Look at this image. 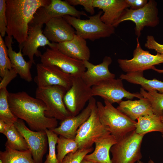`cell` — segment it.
Here are the masks:
<instances>
[{
    "label": "cell",
    "mask_w": 163,
    "mask_h": 163,
    "mask_svg": "<svg viewBox=\"0 0 163 163\" xmlns=\"http://www.w3.org/2000/svg\"><path fill=\"white\" fill-rule=\"evenodd\" d=\"M126 21H132L135 23V33L139 38L145 27H154L159 23L156 2L150 0L144 7L138 9H126L113 27H116L121 22Z\"/></svg>",
    "instance_id": "7"
},
{
    "label": "cell",
    "mask_w": 163,
    "mask_h": 163,
    "mask_svg": "<svg viewBox=\"0 0 163 163\" xmlns=\"http://www.w3.org/2000/svg\"><path fill=\"white\" fill-rule=\"evenodd\" d=\"M9 93L6 88H0V120L10 125L14 124L18 118L10 109L8 100Z\"/></svg>",
    "instance_id": "29"
},
{
    "label": "cell",
    "mask_w": 163,
    "mask_h": 163,
    "mask_svg": "<svg viewBox=\"0 0 163 163\" xmlns=\"http://www.w3.org/2000/svg\"><path fill=\"white\" fill-rule=\"evenodd\" d=\"M94 0H66V1L70 5L74 6L77 5L82 6L85 10L91 15L95 13L93 7Z\"/></svg>",
    "instance_id": "36"
},
{
    "label": "cell",
    "mask_w": 163,
    "mask_h": 163,
    "mask_svg": "<svg viewBox=\"0 0 163 163\" xmlns=\"http://www.w3.org/2000/svg\"><path fill=\"white\" fill-rule=\"evenodd\" d=\"M121 79L131 83L140 85L147 91H156L163 93V82L155 78L149 80L145 78L143 72L139 71L122 74L120 76Z\"/></svg>",
    "instance_id": "25"
},
{
    "label": "cell",
    "mask_w": 163,
    "mask_h": 163,
    "mask_svg": "<svg viewBox=\"0 0 163 163\" xmlns=\"http://www.w3.org/2000/svg\"><path fill=\"white\" fill-rule=\"evenodd\" d=\"M66 91L65 88L59 85L37 87L35 97L41 101L46 107V117L61 121L72 116L63 101Z\"/></svg>",
    "instance_id": "5"
},
{
    "label": "cell",
    "mask_w": 163,
    "mask_h": 163,
    "mask_svg": "<svg viewBox=\"0 0 163 163\" xmlns=\"http://www.w3.org/2000/svg\"><path fill=\"white\" fill-rule=\"evenodd\" d=\"M137 45L133 52V57L130 59H118L117 62L121 69L127 73L154 69L155 66L163 63V55L157 53L156 55L144 50L136 38Z\"/></svg>",
    "instance_id": "11"
},
{
    "label": "cell",
    "mask_w": 163,
    "mask_h": 163,
    "mask_svg": "<svg viewBox=\"0 0 163 163\" xmlns=\"http://www.w3.org/2000/svg\"><path fill=\"white\" fill-rule=\"evenodd\" d=\"M45 131L48 139L49 153L46 155V159L43 163H59L56 151L58 135L50 129H46Z\"/></svg>",
    "instance_id": "32"
},
{
    "label": "cell",
    "mask_w": 163,
    "mask_h": 163,
    "mask_svg": "<svg viewBox=\"0 0 163 163\" xmlns=\"http://www.w3.org/2000/svg\"><path fill=\"white\" fill-rule=\"evenodd\" d=\"M162 138L163 139V135L162 136Z\"/></svg>",
    "instance_id": "45"
},
{
    "label": "cell",
    "mask_w": 163,
    "mask_h": 163,
    "mask_svg": "<svg viewBox=\"0 0 163 163\" xmlns=\"http://www.w3.org/2000/svg\"><path fill=\"white\" fill-rule=\"evenodd\" d=\"M14 125L25 139L31 151L34 163H43V158L48 146L45 130H32L27 127L24 120L19 119Z\"/></svg>",
    "instance_id": "14"
},
{
    "label": "cell",
    "mask_w": 163,
    "mask_h": 163,
    "mask_svg": "<svg viewBox=\"0 0 163 163\" xmlns=\"http://www.w3.org/2000/svg\"><path fill=\"white\" fill-rule=\"evenodd\" d=\"M96 103V99L92 97L88 101L86 107L80 113L61 121L59 126L50 129L58 135L75 139L78 129L89 118L92 108Z\"/></svg>",
    "instance_id": "17"
},
{
    "label": "cell",
    "mask_w": 163,
    "mask_h": 163,
    "mask_svg": "<svg viewBox=\"0 0 163 163\" xmlns=\"http://www.w3.org/2000/svg\"><path fill=\"white\" fill-rule=\"evenodd\" d=\"M0 163H34L30 151H20L5 147L0 151Z\"/></svg>",
    "instance_id": "27"
},
{
    "label": "cell",
    "mask_w": 163,
    "mask_h": 163,
    "mask_svg": "<svg viewBox=\"0 0 163 163\" xmlns=\"http://www.w3.org/2000/svg\"><path fill=\"white\" fill-rule=\"evenodd\" d=\"M17 74L14 69L7 71L1 81L0 88H6L11 81L17 76Z\"/></svg>",
    "instance_id": "38"
},
{
    "label": "cell",
    "mask_w": 163,
    "mask_h": 163,
    "mask_svg": "<svg viewBox=\"0 0 163 163\" xmlns=\"http://www.w3.org/2000/svg\"><path fill=\"white\" fill-rule=\"evenodd\" d=\"M130 9L137 10L144 7L148 3L147 0H126Z\"/></svg>",
    "instance_id": "39"
},
{
    "label": "cell",
    "mask_w": 163,
    "mask_h": 163,
    "mask_svg": "<svg viewBox=\"0 0 163 163\" xmlns=\"http://www.w3.org/2000/svg\"><path fill=\"white\" fill-rule=\"evenodd\" d=\"M162 121L163 123V111L162 112V114L161 116Z\"/></svg>",
    "instance_id": "44"
},
{
    "label": "cell",
    "mask_w": 163,
    "mask_h": 163,
    "mask_svg": "<svg viewBox=\"0 0 163 163\" xmlns=\"http://www.w3.org/2000/svg\"><path fill=\"white\" fill-rule=\"evenodd\" d=\"M7 36L21 46L26 40L29 24L37 9L49 4L51 0H6Z\"/></svg>",
    "instance_id": "2"
},
{
    "label": "cell",
    "mask_w": 163,
    "mask_h": 163,
    "mask_svg": "<svg viewBox=\"0 0 163 163\" xmlns=\"http://www.w3.org/2000/svg\"><path fill=\"white\" fill-rule=\"evenodd\" d=\"M109 134L110 133L108 128L100 121L96 104L89 118L78 129L75 140L78 149H88L92 147L97 139Z\"/></svg>",
    "instance_id": "8"
},
{
    "label": "cell",
    "mask_w": 163,
    "mask_h": 163,
    "mask_svg": "<svg viewBox=\"0 0 163 163\" xmlns=\"http://www.w3.org/2000/svg\"><path fill=\"white\" fill-rule=\"evenodd\" d=\"M136 123V132L145 135L153 132L163 134V123L161 117L154 113L141 117L137 119Z\"/></svg>",
    "instance_id": "26"
},
{
    "label": "cell",
    "mask_w": 163,
    "mask_h": 163,
    "mask_svg": "<svg viewBox=\"0 0 163 163\" xmlns=\"http://www.w3.org/2000/svg\"><path fill=\"white\" fill-rule=\"evenodd\" d=\"M8 124L3 120H0V133H3L7 128Z\"/></svg>",
    "instance_id": "40"
},
{
    "label": "cell",
    "mask_w": 163,
    "mask_h": 163,
    "mask_svg": "<svg viewBox=\"0 0 163 163\" xmlns=\"http://www.w3.org/2000/svg\"><path fill=\"white\" fill-rule=\"evenodd\" d=\"M93 5L104 12L101 21L113 26L123 11L129 7L126 0H94Z\"/></svg>",
    "instance_id": "20"
},
{
    "label": "cell",
    "mask_w": 163,
    "mask_h": 163,
    "mask_svg": "<svg viewBox=\"0 0 163 163\" xmlns=\"http://www.w3.org/2000/svg\"><path fill=\"white\" fill-rule=\"evenodd\" d=\"M3 134L7 139L5 144V147L20 151L29 149L25 139L14 124H8L7 128Z\"/></svg>",
    "instance_id": "28"
},
{
    "label": "cell",
    "mask_w": 163,
    "mask_h": 163,
    "mask_svg": "<svg viewBox=\"0 0 163 163\" xmlns=\"http://www.w3.org/2000/svg\"><path fill=\"white\" fill-rule=\"evenodd\" d=\"M103 12L100 11L96 14L82 20L69 15L62 17L75 29L76 34L85 39L92 41L108 37L115 32V27L104 23L101 20Z\"/></svg>",
    "instance_id": "4"
},
{
    "label": "cell",
    "mask_w": 163,
    "mask_h": 163,
    "mask_svg": "<svg viewBox=\"0 0 163 163\" xmlns=\"http://www.w3.org/2000/svg\"><path fill=\"white\" fill-rule=\"evenodd\" d=\"M153 70L159 73H163V69H158L155 68Z\"/></svg>",
    "instance_id": "43"
},
{
    "label": "cell",
    "mask_w": 163,
    "mask_h": 163,
    "mask_svg": "<svg viewBox=\"0 0 163 163\" xmlns=\"http://www.w3.org/2000/svg\"><path fill=\"white\" fill-rule=\"evenodd\" d=\"M43 33L49 41L60 43L72 40L76 32L62 17H59L53 18L47 23Z\"/></svg>",
    "instance_id": "18"
},
{
    "label": "cell",
    "mask_w": 163,
    "mask_h": 163,
    "mask_svg": "<svg viewBox=\"0 0 163 163\" xmlns=\"http://www.w3.org/2000/svg\"><path fill=\"white\" fill-rule=\"evenodd\" d=\"M93 150L92 147L78 149L75 152L69 153L64 157L61 163H81L85 156Z\"/></svg>",
    "instance_id": "34"
},
{
    "label": "cell",
    "mask_w": 163,
    "mask_h": 163,
    "mask_svg": "<svg viewBox=\"0 0 163 163\" xmlns=\"http://www.w3.org/2000/svg\"><path fill=\"white\" fill-rule=\"evenodd\" d=\"M37 75L34 81L37 87L59 85L65 88L67 91L71 87L72 75L66 73L57 66L42 63L36 65Z\"/></svg>",
    "instance_id": "15"
},
{
    "label": "cell",
    "mask_w": 163,
    "mask_h": 163,
    "mask_svg": "<svg viewBox=\"0 0 163 163\" xmlns=\"http://www.w3.org/2000/svg\"><path fill=\"white\" fill-rule=\"evenodd\" d=\"M8 100L12 113L18 118L25 121L31 130H45L57 127V119L45 116L47 108L44 103L26 92L9 93Z\"/></svg>",
    "instance_id": "1"
},
{
    "label": "cell",
    "mask_w": 163,
    "mask_h": 163,
    "mask_svg": "<svg viewBox=\"0 0 163 163\" xmlns=\"http://www.w3.org/2000/svg\"><path fill=\"white\" fill-rule=\"evenodd\" d=\"M145 47L149 49L154 50L163 55V44L158 43L155 40L154 37L152 35H148Z\"/></svg>",
    "instance_id": "37"
},
{
    "label": "cell",
    "mask_w": 163,
    "mask_h": 163,
    "mask_svg": "<svg viewBox=\"0 0 163 163\" xmlns=\"http://www.w3.org/2000/svg\"><path fill=\"white\" fill-rule=\"evenodd\" d=\"M136 163H155L153 160L150 159L147 162H145L141 160L137 162Z\"/></svg>",
    "instance_id": "41"
},
{
    "label": "cell",
    "mask_w": 163,
    "mask_h": 163,
    "mask_svg": "<svg viewBox=\"0 0 163 163\" xmlns=\"http://www.w3.org/2000/svg\"><path fill=\"white\" fill-rule=\"evenodd\" d=\"M13 69L9 58L7 48L0 35V76L3 78L6 72Z\"/></svg>",
    "instance_id": "33"
},
{
    "label": "cell",
    "mask_w": 163,
    "mask_h": 163,
    "mask_svg": "<svg viewBox=\"0 0 163 163\" xmlns=\"http://www.w3.org/2000/svg\"><path fill=\"white\" fill-rule=\"evenodd\" d=\"M92 97L91 87L88 86L81 77L72 76V85L65 94L63 101L68 111L74 116L81 112Z\"/></svg>",
    "instance_id": "10"
},
{
    "label": "cell",
    "mask_w": 163,
    "mask_h": 163,
    "mask_svg": "<svg viewBox=\"0 0 163 163\" xmlns=\"http://www.w3.org/2000/svg\"><path fill=\"white\" fill-rule=\"evenodd\" d=\"M57 144V158L59 163L67 154L75 152L78 149V145L75 139L67 138L61 136L58 137Z\"/></svg>",
    "instance_id": "30"
},
{
    "label": "cell",
    "mask_w": 163,
    "mask_h": 163,
    "mask_svg": "<svg viewBox=\"0 0 163 163\" xmlns=\"http://www.w3.org/2000/svg\"><path fill=\"white\" fill-rule=\"evenodd\" d=\"M91 89L93 97L100 96L112 104H119L124 98L131 100L143 97L140 93H132L126 90L120 78L104 81L92 86Z\"/></svg>",
    "instance_id": "12"
},
{
    "label": "cell",
    "mask_w": 163,
    "mask_h": 163,
    "mask_svg": "<svg viewBox=\"0 0 163 163\" xmlns=\"http://www.w3.org/2000/svg\"><path fill=\"white\" fill-rule=\"evenodd\" d=\"M43 25H38L29 26L27 37L26 40L19 48H22V52L23 56H27L29 61L35 64L34 56L37 57L42 55L38 50L40 46L48 45L50 48L56 47V43H50L43 33L42 30Z\"/></svg>",
    "instance_id": "16"
},
{
    "label": "cell",
    "mask_w": 163,
    "mask_h": 163,
    "mask_svg": "<svg viewBox=\"0 0 163 163\" xmlns=\"http://www.w3.org/2000/svg\"><path fill=\"white\" fill-rule=\"evenodd\" d=\"M140 93L149 101L153 113L161 117L163 111V93L156 91H147L142 88Z\"/></svg>",
    "instance_id": "31"
},
{
    "label": "cell",
    "mask_w": 163,
    "mask_h": 163,
    "mask_svg": "<svg viewBox=\"0 0 163 163\" xmlns=\"http://www.w3.org/2000/svg\"><path fill=\"white\" fill-rule=\"evenodd\" d=\"M40 58L41 63L56 66L64 72L73 76L81 77L86 70L83 61L63 54L56 47L47 48Z\"/></svg>",
    "instance_id": "13"
},
{
    "label": "cell",
    "mask_w": 163,
    "mask_h": 163,
    "mask_svg": "<svg viewBox=\"0 0 163 163\" xmlns=\"http://www.w3.org/2000/svg\"><path fill=\"white\" fill-rule=\"evenodd\" d=\"M112 62L111 58L108 56H105L102 62L97 65L88 61H83L86 70L81 78L91 87L104 81L115 78V75L111 73L108 68Z\"/></svg>",
    "instance_id": "19"
},
{
    "label": "cell",
    "mask_w": 163,
    "mask_h": 163,
    "mask_svg": "<svg viewBox=\"0 0 163 163\" xmlns=\"http://www.w3.org/2000/svg\"><path fill=\"white\" fill-rule=\"evenodd\" d=\"M117 141L116 137L111 134L99 138L94 142L95 148L94 151L87 155L84 159L98 163H112L109 152L111 147Z\"/></svg>",
    "instance_id": "24"
},
{
    "label": "cell",
    "mask_w": 163,
    "mask_h": 163,
    "mask_svg": "<svg viewBox=\"0 0 163 163\" xmlns=\"http://www.w3.org/2000/svg\"><path fill=\"white\" fill-rule=\"evenodd\" d=\"M55 43L57 50L70 57L82 61L89 59L90 52L86 40L76 34L70 40Z\"/></svg>",
    "instance_id": "21"
},
{
    "label": "cell",
    "mask_w": 163,
    "mask_h": 163,
    "mask_svg": "<svg viewBox=\"0 0 163 163\" xmlns=\"http://www.w3.org/2000/svg\"><path fill=\"white\" fill-rule=\"evenodd\" d=\"M66 15L78 18H80L82 15H87L85 12L77 10L66 0H51L49 4L41 7L37 9L29 25L43 26L53 18Z\"/></svg>",
    "instance_id": "9"
},
{
    "label": "cell",
    "mask_w": 163,
    "mask_h": 163,
    "mask_svg": "<svg viewBox=\"0 0 163 163\" xmlns=\"http://www.w3.org/2000/svg\"><path fill=\"white\" fill-rule=\"evenodd\" d=\"M6 0H0V35L4 37L6 33Z\"/></svg>",
    "instance_id": "35"
},
{
    "label": "cell",
    "mask_w": 163,
    "mask_h": 163,
    "mask_svg": "<svg viewBox=\"0 0 163 163\" xmlns=\"http://www.w3.org/2000/svg\"><path fill=\"white\" fill-rule=\"evenodd\" d=\"M81 163H98L92 161H88L85 159H83Z\"/></svg>",
    "instance_id": "42"
},
{
    "label": "cell",
    "mask_w": 163,
    "mask_h": 163,
    "mask_svg": "<svg viewBox=\"0 0 163 163\" xmlns=\"http://www.w3.org/2000/svg\"><path fill=\"white\" fill-rule=\"evenodd\" d=\"M144 135L135 130L117 140L111 148L112 163H135L142 157L141 146Z\"/></svg>",
    "instance_id": "6"
},
{
    "label": "cell",
    "mask_w": 163,
    "mask_h": 163,
    "mask_svg": "<svg viewBox=\"0 0 163 163\" xmlns=\"http://www.w3.org/2000/svg\"><path fill=\"white\" fill-rule=\"evenodd\" d=\"M104 105L100 101L96 102L100 121L107 127L110 134L118 140L135 130L136 121L131 120L115 108L107 100Z\"/></svg>",
    "instance_id": "3"
},
{
    "label": "cell",
    "mask_w": 163,
    "mask_h": 163,
    "mask_svg": "<svg viewBox=\"0 0 163 163\" xmlns=\"http://www.w3.org/2000/svg\"><path fill=\"white\" fill-rule=\"evenodd\" d=\"M4 41L13 69L21 78L28 82H31L32 78L30 69L33 63L29 60L27 62L24 60L22 54V48H19V51L17 53L13 50L12 46L13 43L12 37L7 35Z\"/></svg>",
    "instance_id": "22"
},
{
    "label": "cell",
    "mask_w": 163,
    "mask_h": 163,
    "mask_svg": "<svg viewBox=\"0 0 163 163\" xmlns=\"http://www.w3.org/2000/svg\"><path fill=\"white\" fill-rule=\"evenodd\" d=\"M119 104L117 108L134 121L141 117L154 113L149 101L144 97L138 100L122 101Z\"/></svg>",
    "instance_id": "23"
}]
</instances>
